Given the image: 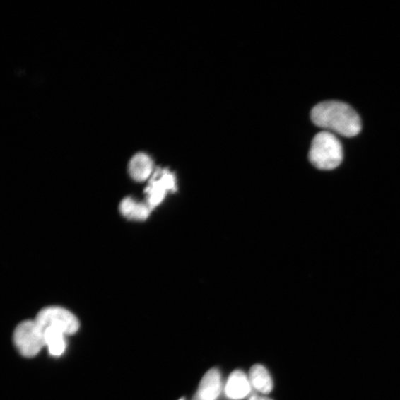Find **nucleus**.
Here are the masks:
<instances>
[{"instance_id":"9b49d317","label":"nucleus","mask_w":400,"mask_h":400,"mask_svg":"<svg viewBox=\"0 0 400 400\" xmlns=\"http://www.w3.org/2000/svg\"><path fill=\"white\" fill-rule=\"evenodd\" d=\"M252 386L258 392L267 394L273 389V382L267 369L261 365H254L249 372Z\"/></svg>"},{"instance_id":"f257e3e1","label":"nucleus","mask_w":400,"mask_h":400,"mask_svg":"<svg viewBox=\"0 0 400 400\" xmlns=\"http://www.w3.org/2000/svg\"><path fill=\"white\" fill-rule=\"evenodd\" d=\"M314 124L346 137L358 135L362 128L358 113L346 103L327 101L317 105L311 112Z\"/></svg>"},{"instance_id":"20e7f679","label":"nucleus","mask_w":400,"mask_h":400,"mask_svg":"<svg viewBox=\"0 0 400 400\" xmlns=\"http://www.w3.org/2000/svg\"><path fill=\"white\" fill-rule=\"evenodd\" d=\"M35 321L42 331L53 328L67 336L78 332L80 328L78 319L69 310L59 306L45 307L38 313Z\"/></svg>"},{"instance_id":"9d476101","label":"nucleus","mask_w":400,"mask_h":400,"mask_svg":"<svg viewBox=\"0 0 400 400\" xmlns=\"http://www.w3.org/2000/svg\"><path fill=\"white\" fill-rule=\"evenodd\" d=\"M45 346L48 347L50 355L59 357L66 348V336L63 331L53 328H48L43 331Z\"/></svg>"},{"instance_id":"423d86ee","label":"nucleus","mask_w":400,"mask_h":400,"mask_svg":"<svg viewBox=\"0 0 400 400\" xmlns=\"http://www.w3.org/2000/svg\"><path fill=\"white\" fill-rule=\"evenodd\" d=\"M155 171L153 160L146 153H136L129 164V173L138 182L149 180Z\"/></svg>"},{"instance_id":"39448f33","label":"nucleus","mask_w":400,"mask_h":400,"mask_svg":"<svg viewBox=\"0 0 400 400\" xmlns=\"http://www.w3.org/2000/svg\"><path fill=\"white\" fill-rule=\"evenodd\" d=\"M177 190V179L167 168L158 167L148 180L145 189L146 203L153 210L159 206L169 192Z\"/></svg>"},{"instance_id":"f8f14e48","label":"nucleus","mask_w":400,"mask_h":400,"mask_svg":"<svg viewBox=\"0 0 400 400\" xmlns=\"http://www.w3.org/2000/svg\"><path fill=\"white\" fill-rule=\"evenodd\" d=\"M248 400H272V399L265 396H259L257 395H254L249 397Z\"/></svg>"},{"instance_id":"ddd939ff","label":"nucleus","mask_w":400,"mask_h":400,"mask_svg":"<svg viewBox=\"0 0 400 400\" xmlns=\"http://www.w3.org/2000/svg\"><path fill=\"white\" fill-rule=\"evenodd\" d=\"M192 400H203L201 398H200L196 394L194 395V396L193 397Z\"/></svg>"},{"instance_id":"f03ea898","label":"nucleus","mask_w":400,"mask_h":400,"mask_svg":"<svg viewBox=\"0 0 400 400\" xmlns=\"http://www.w3.org/2000/svg\"><path fill=\"white\" fill-rule=\"evenodd\" d=\"M309 158L312 164L320 170H333L343 161L342 144L332 133L322 131L312 141Z\"/></svg>"},{"instance_id":"0eeeda50","label":"nucleus","mask_w":400,"mask_h":400,"mask_svg":"<svg viewBox=\"0 0 400 400\" xmlns=\"http://www.w3.org/2000/svg\"><path fill=\"white\" fill-rule=\"evenodd\" d=\"M221 386L220 371L212 368L200 382L196 394L203 400H216L221 392Z\"/></svg>"},{"instance_id":"7ed1b4c3","label":"nucleus","mask_w":400,"mask_h":400,"mask_svg":"<svg viewBox=\"0 0 400 400\" xmlns=\"http://www.w3.org/2000/svg\"><path fill=\"white\" fill-rule=\"evenodd\" d=\"M13 342L23 357L34 358L45 346L44 334L35 320L20 323L13 333Z\"/></svg>"},{"instance_id":"4468645a","label":"nucleus","mask_w":400,"mask_h":400,"mask_svg":"<svg viewBox=\"0 0 400 400\" xmlns=\"http://www.w3.org/2000/svg\"><path fill=\"white\" fill-rule=\"evenodd\" d=\"M180 400H184V398H181Z\"/></svg>"},{"instance_id":"6e6552de","label":"nucleus","mask_w":400,"mask_h":400,"mask_svg":"<svg viewBox=\"0 0 400 400\" xmlns=\"http://www.w3.org/2000/svg\"><path fill=\"white\" fill-rule=\"evenodd\" d=\"M251 386L247 376L241 371H235L228 379L225 394L230 399L240 400L249 394Z\"/></svg>"},{"instance_id":"1a4fd4ad","label":"nucleus","mask_w":400,"mask_h":400,"mask_svg":"<svg viewBox=\"0 0 400 400\" xmlns=\"http://www.w3.org/2000/svg\"><path fill=\"white\" fill-rule=\"evenodd\" d=\"M119 208L126 218L136 221L147 220L152 211L146 202H138L130 196L122 200Z\"/></svg>"}]
</instances>
